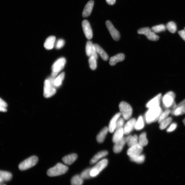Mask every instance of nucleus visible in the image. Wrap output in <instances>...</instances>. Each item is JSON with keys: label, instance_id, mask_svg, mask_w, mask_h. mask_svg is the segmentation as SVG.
Listing matches in <instances>:
<instances>
[{"label": "nucleus", "instance_id": "22", "mask_svg": "<svg viewBox=\"0 0 185 185\" xmlns=\"http://www.w3.org/2000/svg\"><path fill=\"white\" fill-rule=\"evenodd\" d=\"M124 134L123 128H122L116 130L112 138V141L114 143H116L123 137Z\"/></svg>", "mask_w": 185, "mask_h": 185}, {"label": "nucleus", "instance_id": "28", "mask_svg": "<svg viewBox=\"0 0 185 185\" xmlns=\"http://www.w3.org/2000/svg\"><path fill=\"white\" fill-rule=\"evenodd\" d=\"M172 115L178 116L185 114V104L181 106L172 109L171 112Z\"/></svg>", "mask_w": 185, "mask_h": 185}, {"label": "nucleus", "instance_id": "17", "mask_svg": "<svg viewBox=\"0 0 185 185\" xmlns=\"http://www.w3.org/2000/svg\"><path fill=\"white\" fill-rule=\"evenodd\" d=\"M125 59V55L122 53H120L112 57L109 60V64L112 66L116 65L118 62H122Z\"/></svg>", "mask_w": 185, "mask_h": 185}, {"label": "nucleus", "instance_id": "41", "mask_svg": "<svg viewBox=\"0 0 185 185\" xmlns=\"http://www.w3.org/2000/svg\"><path fill=\"white\" fill-rule=\"evenodd\" d=\"M124 124V119L123 118H119L117 120L116 124L115 130L120 128H123Z\"/></svg>", "mask_w": 185, "mask_h": 185}, {"label": "nucleus", "instance_id": "31", "mask_svg": "<svg viewBox=\"0 0 185 185\" xmlns=\"http://www.w3.org/2000/svg\"><path fill=\"white\" fill-rule=\"evenodd\" d=\"M83 182V179L79 175L74 176L71 180L72 185H82Z\"/></svg>", "mask_w": 185, "mask_h": 185}, {"label": "nucleus", "instance_id": "40", "mask_svg": "<svg viewBox=\"0 0 185 185\" xmlns=\"http://www.w3.org/2000/svg\"><path fill=\"white\" fill-rule=\"evenodd\" d=\"M65 44L64 40L62 39H59L55 42V47L57 49H60L62 48Z\"/></svg>", "mask_w": 185, "mask_h": 185}, {"label": "nucleus", "instance_id": "34", "mask_svg": "<svg viewBox=\"0 0 185 185\" xmlns=\"http://www.w3.org/2000/svg\"><path fill=\"white\" fill-rule=\"evenodd\" d=\"M166 28L171 33H174L176 32L177 30V27L176 23L170 21L166 25Z\"/></svg>", "mask_w": 185, "mask_h": 185}, {"label": "nucleus", "instance_id": "21", "mask_svg": "<svg viewBox=\"0 0 185 185\" xmlns=\"http://www.w3.org/2000/svg\"><path fill=\"white\" fill-rule=\"evenodd\" d=\"M78 158V155L76 154H71L65 156L62 159V161L66 164L71 165L76 161Z\"/></svg>", "mask_w": 185, "mask_h": 185}, {"label": "nucleus", "instance_id": "4", "mask_svg": "<svg viewBox=\"0 0 185 185\" xmlns=\"http://www.w3.org/2000/svg\"><path fill=\"white\" fill-rule=\"evenodd\" d=\"M68 170V167L67 166L61 163H58L54 167L49 169L47 173L49 177L58 176L66 173Z\"/></svg>", "mask_w": 185, "mask_h": 185}, {"label": "nucleus", "instance_id": "32", "mask_svg": "<svg viewBox=\"0 0 185 185\" xmlns=\"http://www.w3.org/2000/svg\"><path fill=\"white\" fill-rule=\"evenodd\" d=\"M172 121V118L170 117H168L165 119L163 120L159 123V129L161 130L165 129L171 123Z\"/></svg>", "mask_w": 185, "mask_h": 185}, {"label": "nucleus", "instance_id": "3", "mask_svg": "<svg viewBox=\"0 0 185 185\" xmlns=\"http://www.w3.org/2000/svg\"><path fill=\"white\" fill-rule=\"evenodd\" d=\"M176 95L172 91L167 92L162 98V101L163 106L167 109L171 108L172 109L175 108L177 105L175 101Z\"/></svg>", "mask_w": 185, "mask_h": 185}, {"label": "nucleus", "instance_id": "26", "mask_svg": "<svg viewBox=\"0 0 185 185\" xmlns=\"http://www.w3.org/2000/svg\"><path fill=\"white\" fill-rule=\"evenodd\" d=\"M108 131V128L105 127L100 132L97 137V140L98 143H102L104 141Z\"/></svg>", "mask_w": 185, "mask_h": 185}, {"label": "nucleus", "instance_id": "27", "mask_svg": "<svg viewBox=\"0 0 185 185\" xmlns=\"http://www.w3.org/2000/svg\"><path fill=\"white\" fill-rule=\"evenodd\" d=\"M126 143L129 147L133 146L138 143V137L136 135L133 136L130 135L126 138Z\"/></svg>", "mask_w": 185, "mask_h": 185}, {"label": "nucleus", "instance_id": "24", "mask_svg": "<svg viewBox=\"0 0 185 185\" xmlns=\"http://www.w3.org/2000/svg\"><path fill=\"white\" fill-rule=\"evenodd\" d=\"M12 174L8 172L0 170V181L3 182H7L12 180Z\"/></svg>", "mask_w": 185, "mask_h": 185}, {"label": "nucleus", "instance_id": "45", "mask_svg": "<svg viewBox=\"0 0 185 185\" xmlns=\"http://www.w3.org/2000/svg\"><path fill=\"white\" fill-rule=\"evenodd\" d=\"M106 1L108 3V4L111 5H112L114 4H115V3L116 2V0H106Z\"/></svg>", "mask_w": 185, "mask_h": 185}, {"label": "nucleus", "instance_id": "14", "mask_svg": "<svg viewBox=\"0 0 185 185\" xmlns=\"http://www.w3.org/2000/svg\"><path fill=\"white\" fill-rule=\"evenodd\" d=\"M137 120L134 118L130 119L126 123L123 128L124 134H129L135 128Z\"/></svg>", "mask_w": 185, "mask_h": 185}, {"label": "nucleus", "instance_id": "8", "mask_svg": "<svg viewBox=\"0 0 185 185\" xmlns=\"http://www.w3.org/2000/svg\"><path fill=\"white\" fill-rule=\"evenodd\" d=\"M108 164L107 159H102L99 162L91 169V175L92 177H95L98 176L102 171L104 169Z\"/></svg>", "mask_w": 185, "mask_h": 185}, {"label": "nucleus", "instance_id": "47", "mask_svg": "<svg viewBox=\"0 0 185 185\" xmlns=\"http://www.w3.org/2000/svg\"><path fill=\"white\" fill-rule=\"evenodd\" d=\"M183 122L184 124V125L185 126V118L183 120Z\"/></svg>", "mask_w": 185, "mask_h": 185}, {"label": "nucleus", "instance_id": "19", "mask_svg": "<svg viewBox=\"0 0 185 185\" xmlns=\"http://www.w3.org/2000/svg\"><path fill=\"white\" fill-rule=\"evenodd\" d=\"M121 115L120 112L117 113L112 117L110 121L108 128L109 131L110 133H112L115 130L117 120L120 117Z\"/></svg>", "mask_w": 185, "mask_h": 185}, {"label": "nucleus", "instance_id": "5", "mask_svg": "<svg viewBox=\"0 0 185 185\" xmlns=\"http://www.w3.org/2000/svg\"><path fill=\"white\" fill-rule=\"evenodd\" d=\"M119 108L121 115L124 119L129 120L132 115L133 110L131 106L125 102H122L119 105Z\"/></svg>", "mask_w": 185, "mask_h": 185}, {"label": "nucleus", "instance_id": "10", "mask_svg": "<svg viewBox=\"0 0 185 185\" xmlns=\"http://www.w3.org/2000/svg\"><path fill=\"white\" fill-rule=\"evenodd\" d=\"M143 151V147L138 143L130 147L127 151V154L130 158H133L140 155Z\"/></svg>", "mask_w": 185, "mask_h": 185}, {"label": "nucleus", "instance_id": "36", "mask_svg": "<svg viewBox=\"0 0 185 185\" xmlns=\"http://www.w3.org/2000/svg\"><path fill=\"white\" fill-rule=\"evenodd\" d=\"M89 58L88 62L90 68L92 70H95L97 69V59L93 56H91Z\"/></svg>", "mask_w": 185, "mask_h": 185}, {"label": "nucleus", "instance_id": "23", "mask_svg": "<svg viewBox=\"0 0 185 185\" xmlns=\"http://www.w3.org/2000/svg\"><path fill=\"white\" fill-rule=\"evenodd\" d=\"M94 46L98 54L100 55L102 59L104 61H107L108 59L109 56L104 49L97 44H94Z\"/></svg>", "mask_w": 185, "mask_h": 185}, {"label": "nucleus", "instance_id": "6", "mask_svg": "<svg viewBox=\"0 0 185 185\" xmlns=\"http://www.w3.org/2000/svg\"><path fill=\"white\" fill-rule=\"evenodd\" d=\"M66 62V59L65 58H62L57 60L52 66L51 77L55 78L64 68Z\"/></svg>", "mask_w": 185, "mask_h": 185}, {"label": "nucleus", "instance_id": "30", "mask_svg": "<svg viewBox=\"0 0 185 185\" xmlns=\"http://www.w3.org/2000/svg\"><path fill=\"white\" fill-rule=\"evenodd\" d=\"M65 73L62 72L60 74L57 78H55L54 80V84L56 88L59 87L62 84V81L65 78Z\"/></svg>", "mask_w": 185, "mask_h": 185}, {"label": "nucleus", "instance_id": "46", "mask_svg": "<svg viewBox=\"0 0 185 185\" xmlns=\"http://www.w3.org/2000/svg\"><path fill=\"white\" fill-rule=\"evenodd\" d=\"M7 109L6 108L2 107L0 106V112H6Z\"/></svg>", "mask_w": 185, "mask_h": 185}, {"label": "nucleus", "instance_id": "25", "mask_svg": "<svg viewBox=\"0 0 185 185\" xmlns=\"http://www.w3.org/2000/svg\"><path fill=\"white\" fill-rule=\"evenodd\" d=\"M108 154V152L106 151L99 152L91 159L90 162V164L91 165L94 164V163L97 162L99 160L105 157Z\"/></svg>", "mask_w": 185, "mask_h": 185}, {"label": "nucleus", "instance_id": "37", "mask_svg": "<svg viewBox=\"0 0 185 185\" xmlns=\"http://www.w3.org/2000/svg\"><path fill=\"white\" fill-rule=\"evenodd\" d=\"M171 111L169 109H167L165 111L162 112L158 121V123H160L162 121L168 118V117L169 114L171 113Z\"/></svg>", "mask_w": 185, "mask_h": 185}, {"label": "nucleus", "instance_id": "1", "mask_svg": "<svg viewBox=\"0 0 185 185\" xmlns=\"http://www.w3.org/2000/svg\"><path fill=\"white\" fill-rule=\"evenodd\" d=\"M162 112V109L160 106L148 108L145 114L146 122L148 124L157 122Z\"/></svg>", "mask_w": 185, "mask_h": 185}, {"label": "nucleus", "instance_id": "48", "mask_svg": "<svg viewBox=\"0 0 185 185\" xmlns=\"http://www.w3.org/2000/svg\"><path fill=\"white\" fill-rule=\"evenodd\" d=\"M3 183V182H2L1 181H0V185H2Z\"/></svg>", "mask_w": 185, "mask_h": 185}, {"label": "nucleus", "instance_id": "2", "mask_svg": "<svg viewBox=\"0 0 185 185\" xmlns=\"http://www.w3.org/2000/svg\"><path fill=\"white\" fill-rule=\"evenodd\" d=\"M55 78L51 77L44 81L43 95L46 98H51L56 93V88L54 84Z\"/></svg>", "mask_w": 185, "mask_h": 185}, {"label": "nucleus", "instance_id": "13", "mask_svg": "<svg viewBox=\"0 0 185 185\" xmlns=\"http://www.w3.org/2000/svg\"><path fill=\"white\" fill-rule=\"evenodd\" d=\"M86 52L87 55L89 57L93 56L97 59H98V54L96 50L94 44H92L91 41H88L86 46Z\"/></svg>", "mask_w": 185, "mask_h": 185}, {"label": "nucleus", "instance_id": "12", "mask_svg": "<svg viewBox=\"0 0 185 185\" xmlns=\"http://www.w3.org/2000/svg\"><path fill=\"white\" fill-rule=\"evenodd\" d=\"M82 27L85 37L88 40H91L92 38V32L90 24L88 20L82 21Z\"/></svg>", "mask_w": 185, "mask_h": 185}, {"label": "nucleus", "instance_id": "42", "mask_svg": "<svg viewBox=\"0 0 185 185\" xmlns=\"http://www.w3.org/2000/svg\"><path fill=\"white\" fill-rule=\"evenodd\" d=\"M177 126V125L176 123H172L171 125L167 129V132H172L174 131L176 129Z\"/></svg>", "mask_w": 185, "mask_h": 185}, {"label": "nucleus", "instance_id": "44", "mask_svg": "<svg viewBox=\"0 0 185 185\" xmlns=\"http://www.w3.org/2000/svg\"><path fill=\"white\" fill-rule=\"evenodd\" d=\"M8 104H7V103L4 101H3L1 98H0V106L6 108L8 107Z\"/></svg>", "mask_w": 185, "mask_h": 185}, {"label": "nucleus", "instance_id": "38", "mask_svg": "<svg viewBox=\"0 0 185 185\" xmlns=\"http://www.w3.org/2000/svg\"><path fill=\"white\" fill-rule=\"evenodd\" d=\"M131 161L138 163H143L145 159V156L143 155H140L133 158H130Z\"/></svg>", "mask_w": 185, "mask_h": 185}, {"label": "nucleus", "instance_id": "39", "mask_svg": "<svg viewBox=\"0 0 185 185\" xmlns=\"http://www.w3.org/2000/svg\"><path fill=\"white\" fill-rule=\"evenodd\" d=\"M91 168H88L84 171L81 174L80 176L84 179H87L92 178L91 175Z\"/></svg>", "mask_w": 185, "mask_h": 185}, {"label": "nucleus", "instance_id": "50", "mask_svg": "<svg viewBox=\"0 0 185 185\" xmlns=\"http://www.w3.org/2000/svg\"><path fill=\"white\" fill-rule=\"evenodd\" d=\"M184 30H185V28H184Z\"/></svg>", "mask_w": 185, "mask_h": 185}, {"label": "nucleus", "instance_id": "18", "mask_svg": "<svg viewBox=\"0 0 185 185\" xmlns=\"http://www.w3.org/2000/svg\"><path fill=\"white\" fill-rule=\"evenodd\" d=\"M94 5V1L93 0H91L87 3L82 13V16L83 17H88L91 15Z\"/></svg>", "mask_w": 185, "mask_h": 185}, {"label": "nucleus", "instance_id": "29", "mask_svg": "<svg viewBox=\"0 0 185 185\" xmlns=\"http://www.w3.org/2000/svg\"><path fill=\"white\" fill-rule=\"evenodd\" d=\"M138 143L143 147L148 144V141L147 138L146 133L143 132L141 134L138 138Z\"/></svg>", "mask_w": 185, "mask_h": 185}, {"label": "nucleus", "instance_id": "9", "mask_svg": "<svg viewBox=\"0 0 185 185\" xmlns=\"http://www.w3.org/2000/svg\"><path fill=\"white\" fill-rule=\"evenodd\" d=\"M138 33L145 35L149 40L152 41H157L159 38V36L148 27L140 28L138 30Z\"/></svg>", "mask_w": 185, "mask_h": 185}, {"label": "nucleus", "instance_id": "33", "mask_svg": "<svg viewBox=\"0 0 185 185\" xmlns=\"http://www.w3.org/2000/svg\"><path fill=\"white\" fill-rule=\"evenodd\" d=\"M144 120L142 116L139 117L138 120L137 121L136 124H135L134 129L137 130H140L142 129L144 127Z\"/></svg>", "mask_w": 185, "mask_h": 185}, {"label": "nucleus", "instance_id": "49", "mask_svg": "<svg viewBox=\"0 0 185 185\" xmlns=\"http://www.w3.org/2000/svg\"><path fill=\"white\" fill-rule=\"evenodd\" d=\"M2 185H6L5 184H4L3 183Z\"/></svg>", "mask_w": 185, "mask_h": 185}, {"label": "nucleus", "instance_id": "35", "mask_svg": "<svg viewBox=\"0 0 185 185\" xmlns=\"http://www.w3.org/2000/svg\"><path fill=\"white\" fill-rule=\"evenodd\" d=\"M166 29V26L164 24H160L153 27L151 29L152 31L155 33H158L160 32L164 31Z\"/></svg>", "mask_w": 185, "mask_h": 185}, {"label": "nucleus", "instance_id": "16", "mask_svg": "<svg viewBox=\"0 0 185 185\" xmlns=\"http://www.w3.org/2000/svg\"><path fill=\"white\" fill-rule=\"evenodd\" d=\"M162 94L160 93L156 96L155 97L153 98L151 100L148 102L146 105L147 108H148L160 106L161 103Z\"/></svg>", "mask_w": 185, "mask_h": 185}, {"label": "nucleus", "instance_id": "15", "mask_svg": "<svg viewBox=\"0 0 185 185\" xmlns=\"http://www.w3.org/2000/svg\"><path fill=\"white\" fill-rule=\"evenodd\" d=\"M126 143V138L123 137L122 139L116 142L113 148V151L115 153H118L122 151Z\"/></svg>", "mask_w": 185, "mask_h": 185}, {"label": "nucleus", "instance_id": "20", "mask_svg": "<svg viewBox=\"0 0 185 185\" xmlns=\"http://www.w3.org/2000/svg\"><path fill=\"white\" fill-rule=\"evenodd\" d=\"M56 39V37L54 36H50L47 38L44 42V48L47 50L52 49L55 45Z\"/></svg>", "mask_w": 185, "mask_h": 185}, {"label": "nucleus", "instance_id": "43", "mask_svg": "<svg viewBox=\"0 0 185 185\" xmlns=\"http://www.w3.org/2000/svg\"><path fill=\"white\" fill-rule=\"evenodd\" d=\"M178 33L181 38L185 41V30H182L179 31Z\"/></svg>", "mask_w": 185, "mask_h": 185}, {"label": "nucleus", "instance_id": "11", "mask_svg": "<svg viewBox=\"0 0 185 185\" xmlns=\"http://www.w3.org/2000/svg\"><path fill=\"white\" fill-rule=\"evenodd\" d=\"M106 24L108 29L114 40L118 41L120 40V35L118 31L113 27L111 21L108 20L106 21Z\"/></svg>", "mask_w": 185, "mask_h": 185}, {"label": "nucleus", "instance_id": "7", "mask_svg": "<svg viewBox=\"0 0 185 185\" xmlns=\"http://www.w3.org/2000/svg\"><path fill=\"white\" fill-rule=\"evenodd\" d=\"M38 162V158L37 156H31L20 163L19 166V169L23 171L30 169L36 165Z\"/></svg>", "mask_w": 185, "mask_h": 185}]
</instances>
